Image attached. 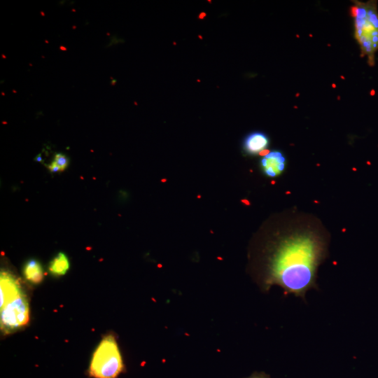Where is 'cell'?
<instances>
[{
    "instance_id": "5",
    "label": "cell",
    "mask_w": 378,
    "mask_h": 378,
    "mask_svg": "<svg viewBox=\"0 0 378 378\" xmlns=\"http://www.w3.org/2000/svg\"><path fill=\"white\" fill-rule=\"evenodd\" d=\"M286 158L278 150L270 151L261 160V167L264 173L269 177L279 176L285 169Z\"/></svg>"
},
{
    "instance_id": "6",
    "label": "cell",
    "mask_w": 378,
    "mask_h": 378,
    "mask_svg": "<svg viewBox=\"0 0 378 378\" xmlns=\"http://www.w3.org/2000/svg\"><path fill=\"white\" fill-rule=\"evenodd\" d=\"M269 144L267 136L262 132H253L244 141V149L249 154L260 153Z\"/></svg>"
},
{
    "instance_id": "2",
    "label": "cell",
    "mask_w": 378,
    "mask_h": 378,
    "mask_svg": "<svg viewBox=\"0 0 378 378\" xmlns=\"http://www.w3.org/2000/svg\"><path fill=\"white\" fill-rule=\"evenodd\" d=\"M355 37L362 52L372 59L378 50V13L374 4L356 2L351 8Z\"/></svg>"
},
{
    "instance_id": "1",
    "label": "cell",
    "mask_w": 378,
    "mask_h": 378,
    "mask_svg": "<svg viewBox=\"0 0 378 378\" xmlns=\"http://www.w3.org/2000/svg\"><path fill=\"white\" fill-rule=\"evenodd\" d=\"M267 248L265 284L304 298L316 285L318 268L325 259L329 234L312 216L290 212Z\"/></svg>"
},
{
    "instance_id": "8",
    "label": "cell",
    "mask_w": 378,
    "mask_h": 378,
    "mask_svg": "<svg viewBox=\"0 0 378 378\" xmlns=\"http://www.w3.org/2000/svg\"><path fill=\"white\" fill-rule=\"evenodd\" d=\"M69 269V260L64 253H59L50 262L48 271L53 276H59L66 274Z\"/></svg>"
},
{
    "instance_id": "7",
    "label": "cell",
    "mask_w": 378,
    "mask_h": 378,
    "mask_svg": "<svg viewBox=\"0 0 378 378\" xmlns=\"http://www.w3.org/2000/svg\"><path fill=\"white\" fill-rule=\"evenodd\" d=\"M23 273L25 279L31 284H38L43 279V271L41 263L36 260H30L26 262Z\"/></svg>"
},
{
    "instance_id": "10",
    "label": "cell",
    "mask_w": 378,
    "mask_h": 378,
    "mask_svg": "<svg viewBox=\"0 0 378 378\" xmlns=\"http://www.w3.org/2000/svg\"><path fill=\"white\" fill-rule=\"evenodd\" d=\"M47 167L51 172H61L60 168L53 161Z\"/></svg>"
},
{
    "instance_id": "9",
    "label": "cell",
    "mask_w": 378,
    "mask_h": 378,
    "mask_svg": "<svg viewBox=\"0 0 378 378\" xmlns=\"http://www.w3.org/2000/svg\"><path fill=\"white\" fill-rule=\"evenodd\" d=\"M53 162L60 168L61 172L64 171L69 164L68 158L62 153L55 154Z\"/></svg>"
},
{
    "instance_id": "11",
    "label": "cell",
    "mask_w": 378,
    "mask_h": 378,
    "mask_svg": "<svg viewBox=\"0 0 378 378\" xmlns=\"http://www.w3.org/2000/svg\"><path fill=\"white\" fill-rule=\"evenodd\" d=\"M247 378H270L267 375L262 374H254Z\"/></svg>"
},
{
    "instance_id": "4",
    "label": "cell",
    "mask_w": 378,
    "mask_h": 378,
    "mask_svg": "<svg viewBox=\"0 0 378 378\" xmlns=\"http://www.w3.org/2000/svg\"><path fill=\"white\" fill-rule=\"evenodd\" d=\"M1 330L10 334L24 327L29 321V302L23 290L0 301Z\"/></svg>"
},
{
    "instance_id": "3",
    "label": "cell",
    "mask_w": 378,
    "mask_h": 378,
    "mask_svg": "<svg viewBox=\"0 0 378 378\" xmlns=\"http://www.w3.org/2000/svg\"><path fill=\"white\" fill-rule=\"evenodd\" d=\"M122 358L114 336L108 335L94 351L88 367L92 378H117L123 371Z\"/></svg>"
},
{
    "instance_id": "12",
    "label": "cell",
    "mask_w": 378,
    "mask_h": 378,
    "mask_svg": "<svg viewBox=\"0 0 378 378\" xmlns=\"http://www.w3.org/2000/svg\"><path fill=\"white\" fill-rule=\"evenodd\" d=\"M35 160L38 162H42L43 160H42L41 154H38V156L35 158Z\"/></svg>"
}]
</instances>
